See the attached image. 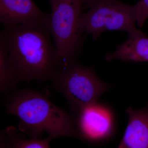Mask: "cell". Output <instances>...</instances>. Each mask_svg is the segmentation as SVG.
<instances>
[{"mask_svg": "<svg viewBox=\"0 0 148 148\" xmlns=\"http://www.w3.org/2000/svg\"><path fill=\"white\" fill-rule=\"evenodd\" d=\"M128 34L127 40L118 46L114 51L108 53L106 56V60L148 62V37L137 29Z\"/></svg>", "mask_w": 148, "mask_h": 148, "instance_id": "9", "label": "cell"}, {"mask_svg": "<svg viewBox=\"0 0 148 148\" xmlns=\"http://www.w3.org/2000/svg\"><path fill=\"white\" fill-rule=\"evenodd\" d=\"M51 81L52 87L66 98L73 114L97 103L110 88L92 69L77 61L63 64Z\"/></svg>", "mask_w": 148, "mask_h": 148, "instance_id": "4", "label": "cell"}, {"mask_svg": "<svg viewBox=\"0 0 148 148\" xmlns=\"http://www.w3.org/2000/svg\"><path fill=\"white\" fill-rule=\"evenodd\" d=\"M49 14L33 0H0V21L4 26L40 24L47 26Z\"/></svg>", "mask_w": 148, "mask_h": 148, "instance_id": "7", "label": "cell"}, {"mask_svg": "<svg viewBox=\"0 0 148 148\" xmlns=\"http://www.w3.org/2000/svg\"><path fill=\"white\" fill-rule=\"evenodd\" d=\"M19 82L12 65L6 46L0 38V90L8 94L15 90Z\"/></svg>", "mask_w": 148, "mask_h": 148, "instance_id": "11", "label": "cell"}, {"mask_svg": "<svg viewBox=\"0 0 148 148\" xmlns=\"http://www.w3.org/2000/svg\"><path fill=\"white\" fill-rule=\"evenodd\" d=\"M95 1V0H82L83 5V9H84V8H89Z\"/></svg>", "mask_w": 148, "mask_h": 148, "instance_id": "13", "label": "cell"}, {"mask_svg": "<svg viewBox=\"0 0 148 148\" xmlns=\"http://www.w3.org/2000/svg\"><path fill=\"white\" fill-rule=\"evenodd\" d=\"M83 13L82 28L85 34L97 40L103 32L119 31L131 33L137 29L134 5L118 0H95Z\"/></svg>", "mask_w": 148, "mask_h": 148, "instance_id": "5", "label": "cell"}, {"mask_svg": "<svg viewBox=\"0 0 148 148\" xmlns=\"http://www.w3.org/2000/svg\"><path fill=\"white\" fill-rule=\"evenodd\" d=\"M46 25L4 26L0 38L7 49L19 82L51 81L63 63Z\"/></svg>", "mask_w": 148, "mask_h": 148, "instance_id": "1", "label": "cell"}, {"mask_svg": "<svg viewBox=\"0 0 148 148\" xmlns=\"http://www.w3.org/2000/svg\"><path fill=\"white\" fill-rule=\"evenodd\" d=\"M134 6L136 23L142 27L148 18V0H141Z\"/></svg>", "mask_w": 148, "mask_h": 148, "instance_id": "12", "label": "cell"}, {"mask_svg": "<svg viewBox=\"0 0 148 148\" xmlns=\"http://www.w3.org/2000/svg\"><path fill=\"white\" fill-rule=\"evenodd\" d=\"M24 132L13 126L8 127L1 131V148H47L49 147V143L53 140L48 137L45 139L27 138Z\"/></svg>", "mask_w": 148, "mask_h": 148, "instance_id": "10", "label": "cell"}, {"mask_svg": "<svg viewBox=\"0 0 148 148\" xmlns=\"http://www.w3.org/2000/svg\"><path fill=\"white\" fill-rule=\"evenodd\" d=\"M128 122L118 147L148 148V103L143 108L126 110Z\"/></svg>", "mask_w": 148, "mask_h": 148, "instance_id": "8", "label": "cell"}, {"mask_svg": "<svg viewBox=\"0 0 148 148\" xmlns=\"http://www.w3.org/2000/svg\"><path fill=\"white\" fill-rule=\"evenodd\" d=\"M6 109L20 120L19 129L35 138L43 132L52 138L77 137L73 115L55 106L42 92L25 89L13 91L6 99Z\"/></svg>", "mask_w": 148, "mask_h": 148, "instance_id": "2", "label": "cell"}, {"mask_svg": "<svg viewBox=\"0 0 148 148\" xmlns=\"http://www.w3.org/2000/svg\"><path fill=\"white\" fill-rule=\"evenodd\" d=\"M77 137L89 142L103 140L110 135L113 128L111 112L95 103L73 114Z\"/></svg>", "mask_w": 148, "mask_h": 148, "instance_id": "6", "label": "cell"}, {"mask_svg": "<svg viewBox=\"0 0 148 148\" xmlns=\"http://www.w3.org/2000/svg\"><path fill=\"white\" fill-rule=\"evenodd\" d=\"M51 12L47 27L64 64L77 61L83 44L82 0H49Z\"/></svg>", "mask_w": 148, "mask_h": 148, "instance_id": "3", "label": "cell"}]
</instances>
